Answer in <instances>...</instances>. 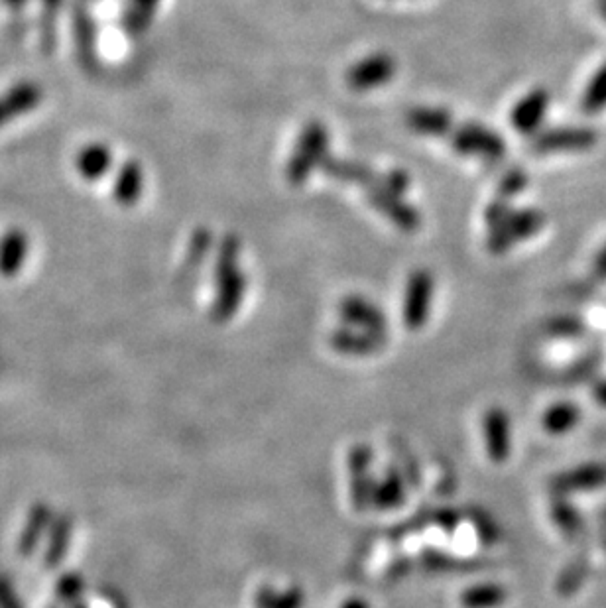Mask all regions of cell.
Returning a JSON list of instances; mask_svg holds the SVG:
<instances>
[{
  "mask_svg": "<svg viewBox=\"0 0 606 608\" xmlns=\"http://www.w3.org/2000/svg\"><path fill=\"white\" fill-rule=\"evenodd\" d=\"M239 254H241L239 239L233 235L225 237L217 256V268H215L217 298L213 305V313L221 321L231 319L237 313L239 305L243 304L246 278L243 268L239 266Z\"/></svg>",
  "mask_w": 606,
  "mask_h": 608,
  "instance_id": "cell-1",
  "label": "cell"
},
{
  "mask_svg": "<svg viewBox=\"0 0 606 608\" xmlns=\"http://www.w3.org/2000/svg\"><path fill=\"white\" fill-rule=\"evenodd\" d=\"M329 148V132L325 124L311 121L300 134L294 154L286 166V178L292 185L305 182L319 166H323Z\"/></svg>",
  "mask_w": 606,
  "mask_h": 608,
  "instance_id": "cell-2",
  "label": "cell"
},
{
  "mask_svg": "<svg viewBox=\"0 0 606 608\" xmlns=\"http://www.w3.org/2000/svg\"><path fill=\"white\" fill-rule=\"evenodd\" d=\"M542 227H544L542 213L532 211V209H526V211L510 209L500 223H496L494 227H488L486 248L492 254H504L514 244L538 235Z\"/></svg>",
  "mask_w": 606,
  "mask_h": 608,
  "instance_id": "cell-3",
  "label": "cell"
},
{
  "mask_svg": "<svg viewBox=\"0 0 606 608\" xmlns=\"http://www.w3.org/2000/svg\"><path fill=\"white\" fill-rule=\"evenodd\" d=\"M366 199L368 203L384 215L392 225L406 233H414L422 225V215L416 207L408 205L404 201V195L390 191L380 183V178H376L370 185H366Z\"/></svg>",
  "mask_w": 606,
  "mask_h": 608,
  "instance_id": "cell-4",
  "label": "cell"
},
{
  "mask_svg": "<svg viewBox=\"0 0 606 608\" xmlns=\"http://www.w3.org/2000/svg\"><path fill=\"white\" fill-rule=\"evenodd\" d=\"M435 298V278L429 270L410 274L404 292V321L410 331H420L427 323Z\"/></svg>",
  "mask_w": 606,
  "mask_h": 608,
  "instance_id": "cell-5",
  "label": "cell"
},
{
  "mask_svg": "<svg viewBox=\"0 0 606 608\" xmlns=\"http://www.w3.org/2000/svg\"><path fill=\"white\" fill-rule=\"evenodd\" d=\"M451 144L455 148L457 154H463V156H481L488 162H498L502 160L504 152H506V146L502 142V138L488 130L481 124H465L461 126L453 138H451Z\"/></svg>",
  "mask_w": 606,
  "mask_h": 608,
  "instance_id": "cell-6",
  "label": "cell"
},
{
  "mask_svg": "<svg viewBox=\"0 0 606 608\" xmlns=\"http://www.w3.org/2000/svg\"><path fill=\"white\" fill-rule=\"evenodd\" d=\"M44 101V87L36 81L24 79L0 93V128L16 119L34 113Z\"/></svg>",
  "mask_w": 606,
  "mask_h": 608,
  "instance_id": "cell-7",
  "label": "cell"
},
{
  "mask_svg": "<svg viewBox=\"0 0 606 608\" xmlns=\"http://www.w3.org/2000/svg\"><path fill=\"white\" fill-rule=\"evenodd\" d=\"M396 61L388 54H372L368 58L355 63L347 71V85L355 91H370L380 85H386L396 75Z\"/></svg>",
  "mask_w": 606,
  "mask_h": 608,
  "instance_id": "cell-8",
  "label": "cell"
},
{
  "mask_svg": "<svg viewBox=\"0 0 606 608\" xmlns=\"http://www.w3.org/2000/svg\"><path fill=\"white\" fill-rule=\"evenodd\" d=\"M483 437L488 459L492 463L508 461L512 453V422L504 408L492 406L483 418Z\"/></svg>",
  "mask_w": 606,
  "mask_h": 608,
  "instance_id": "cell-9",
  "label": "cell"
},
{
  "mask_svg": "<svg viewBox=\"0 0 606 608\" xmlns=\"http://www.w3.org/2000/svg\"><path fill=\"white\" fill-rule=\"evenodd\" d=\"M339 315L345 327L364 331L370 335H386V317L380 307L363 296H347L339 305Z\"/></svg>",
  "mask_w": 606,
  "mask_h": 608,
  "instance_id": "cell-10",
  "label": "cell"
},
{
  "mask_svg": "<svg viewBox=\"0 0 606 608\" xmlns=\"http://www.w3.org/2000/svg\"><path fill=\"white\" fill-rule=\"evenodd\" d=\"M606 487V463H587L567 469L549 481V492L569 496L577 492H593Z\"/></svg>",
  "mask_w": 606,
  "mask_h": 608,
  "instance_id": "cell-11",
  "label": "cell"
},
{
  "mask_svg": "<svg viewBox=\"0 0 606 608\" xmlns=\"http://www.w3.org/2000/svg\"><path fill=\"white\" fill-rule=\"evenodd\" d=\"M71 24H73L75 50L81 65L91 71L97 69V26L85 0H73Z\"/></svg>",
  "mask_w": 606,
  "mask_h": 608,
  "instance_id": "cell-12",
  "label": "cell"
},
{
  "mask_svg": "<svg viewBox=\"0 0 606 608\" xmlns=\"http://www.w3.org/2000/svg\"><path fill=\"white\" fill-rule=\"evenodd\" d=\"M549 516L565 540L581 542L587 538V532H589L587 522H585L581 510L571 500H567V496L551 494Z\"/></svg>",
  "mask_w": 606,
  "mask_h": 608,
  "instance_id": "cell-13",
  "label": "cell"
},
{
  "mask_svg": "<svg viewBox=\"0 0 606 608\" xmlns=\"http://www.w3.org/2000/svg\"><path fill=\"white\" fill-rule=\"evenodd\" d=\"M372 467V453L368 447L359 445L349 455V483H351V496L359 510L366 508L372 498L374 477L370 475Z\"/></svg>",
  "mask_w": 606,
  "mask_h": 608,
  "instance_id": "cell-14",
  "label": "cell"
},
{
  "mask_svg": "<svg viewBox=\"0 0 606 608\" xmlns=\"http://www.w3.org/2000/svg\"><path fill=\"white\" fill-rule=\"evenodd\" d=\"M113 166V150L105 142H91L75 156V170L85 182L103 180Z\"/></svg>",
  "mask_w": 606,
  "mask_h": 608,
  "instance_id": "cell-15",
  "label": "cell"
},
{
  "mask_svg": "<svg viewBox=\"0 0 606 608\" xmlns=\"http://www.w3.org/2000/svg\"><path fill=\"white\" fill-rule=\"evenodd\" d=\"M30 254V239L24 229H8L0 237V276L14 278L26 264Z\"/></svg>",
  "mask_w": 606,
  "mask_h": 608,
  "instance_id": "cell-16",
  "label": "cell"
},
{
  "mask_svg": "<svg viewBox=\"0 0 606 608\" xmlns=\"http://www.w3.org/2000/svg\"><path fill=\"white\" fill-rule=\"evenodd\" d=\"M595 144V134L585 128H561L549 130L546 134L534 138L532 150L534 152H555V150H583Z\"/></svg>",
  "mask_w": 606,
  "mask_h": 608,
  "instance_id": "cell-17",
  "label": "cell"
},
{
  "mask_svg": "<svg viewBox=\"0 0 606 608\" xmlns=\"http://www.w3.org/2000/svg\"><path fill=\"white\" fill-rule=\"evenodd\" d=\"M54 520L52 508L44 502H38L30 508L26 524L22 528V534L18 538V553L22 557H30L34 555V551L40 546L46 530H50V524Z\"/></svg>",
  "mask_w": 606,
  "mask_h": 608,
  "instance_id": "cell-18",
  "label": "cell"
},
{
  "mask_svg": "<svg viewBox=\"0 0 606 608\" xmlns=\"http://www.w3.org/2000/svg\"><path fill=\"white\" fill-rule=\"evenodd\" d=\"M329 341H331V347L337 353H341V355L364 357V355L376 353L382 347L384 337L370 335V333H364V331H357V329L341 325L337 331H333V335H331Z\"/></svg>",
  "mask_w": 606,
  "mask_h": 608,
  "instance_id": "cell-19",
  "label": "cell"
},
{
  "mask_svg": "<svg viewBox=\"0 0 606 608\" xmlns=\"http://www.w3.org/2000/svg\"><path fill=\"white\" fill-rule=\"evenodd\" d=\"M144 191V170L140 162L126 160L117 172L113 185V199L121 207H134Z\"/></svg>",
  "mask_w": 606,
  "mask_h": 608,
  "instance_id": "cell-20",
  "label": "cell"
},
{
  "mask_svg": "<svg viewBox=\"0 0 606 608\" xmlns=\"http://www.w3.org/2000/svg\"><path fill=\"white\" fill-rule=\"evenodd\" d=\"M547 103L549 97L544 89H536L530 95H526L512 111L514 128L522 134H532L546 117Z\"/></svg>",
  "mask_w": 606,
  "mask_h": 608,
  "instance_id": "cell-21",
  "label": "cell"
},
{
  "mask_svg": "<svg viewBox=\"0 0 606 608\" xmlns=\"http://www.w3.org/2000/svg\"><path fill=\"white\" fill-rule=\"evenodd\" d=\"M589 573H591V557L587 551H581L561 569V573L555 581L557 595L563 599L575 597L587 583Z\"/></svg>",
  "mask_w": 606,
  "mask_h": 608,
  "instance_id": "cell-22",
  "label": "cell"
},
{
  "mask_svg": "<svg viewBox=\"0 0 606 608\" xmlns=\"http://www.w3.org/2000/svg\"><path fill=\"white\" fill-rule=\"evenodd\" d=\"M406 124L425 136H445L453 128V119L445 109H431V107H418L412 109L406 117Z\"/></svg>",
  "mask_w": 606,
  "mask_h": 608,
  "instance_id": "cell-23",
  "label": "cell"
},
{
  "mask_svg": "<svg viewBox=\"0 0 606 608\" xmlns=\"http://www.w3.org/2000/svg\"><path fill=\"white\" fill-rule=\"evenodd\" d=\"M73 534V520L67 514H61L52 520L50 524V538H48V548L44 553V565L46 569H56L63 561L69 542Z\"/></svg>",
  "mask_w": 606,
  "mask_h": 608,
  "instance_id": "cell-24",
  "label": "cell"
},
{
  "mask_svg": "<svg viewBox=\"0 0 606 608\" xmlns=\"http://www.w3.org/2000/svg\"><path fill=\"white\" fill-rule=\"evenodd\" d=\"M406 500V487L404 479L396 471H388L382 479L374 481L370 504L378 510H392L398 508Z\"/></svg>",
  "mask_w": 606,
  "mask_h": 608,
  "instance_id": "cell-25",
  "label": "cell"
},
{
  "mask_svg": "<svg viewBox=\"0 0 606 608\" xmlns=\"http://www.w3.org/2000/svg\"><path fill=\"white\" fill-rule=\"evenodd\" d=\"M323 172L337 180V182L345 183H359V185H370V183L376 180L374 172L364 166L361 162H355V160H341V158H325L323 162Z\"/></svg>",
  "mask_w": 606,
  "mask_h": 608,
  "instance_id": "cell-26",
  "label": "cell"
},
{
  "mask_svg": "<svg viewBox=\"0 0 606 608\" xmlns=\"http://www.w3.org/2000/svg\"><path fill=\"white\" fill-rule=\"evenodd\" d=\"M603 365H605V353L593 351V353L581 357L579 361L565 366L563 370L555 372L553 380H555V384H563V386L583 384V382L591 380Z\"/></svg>",
  "mask_w": 606,
  "mask_h": 608,
  "instance_id": "cell-27",
  "label": "cell"
},
{
  "mask_svg": "<svg viewBox=\"0 0 606 608\" xmlns=\"http://www.w3.org/2000/svg\"><path fill=\"white\" fill-rule=\"evenodd\" d=\"M581 422V410L575 402H555L551 404L542 418V426L551 435H565Z\"/></svg>",
  "mask_w": 606,
  "mask_h": 608,
  "instance_id": "cell-28",
  "label": "cell"
},
{
  "mask_svg": "<svg viewBox=\"0 0 606 608\" xmlns=\"http://www.w3.org/2000/svg\"><path fill=\"white\" fill-rule=\"evenodd\" d=\"M160 0H126L122 10V26L128 36H140L148 30Z\"/></svg>",
  "mask_w": 606,
  "mask_h": 608,
  "instance_id": "cell-29",
  "label": "cell"
},
{
  "mask_svg": "<svg viewBox=\"0 0 606 608\" xmlns=\"http://www.w3.org/2000/svg\"><path fill=\"white\" fill-rule=\"evenodd\" d=\"M547 339H581L589 335V323L579 315H553L540 327Z\"/></svg>",
  "mask_w": 606,
  "mask_h": 608,
  "instance_id": "cell-30",
  "label": "cell"
},
{
  "mask_svg": "<svg viewBox=\"0 0 606 608\" xmlns=\"http://www.w3.org/2000/svg\"><path fill=\"white\" fill-rule=\"evenodd\" d=\"M508 599L506 589L500 583H479L463 591V608H500Z\"/></svg>",
  "mask_w": 606,
  "mask_h": 608,
  "instance_id": "cell-31",
  "label": "cell"
},
{
  "mask_svg": "<svg viewBox=\"0 0 606 608\" xmlns=\"http://www.w3.org/2000/svg\"><path fill=\"white\" fill-rule=\"evenodd\" d=\"M256 608H303L305 593L300 587H262L254 597Z\"/></svg>",
  "mask_w": 606,
  "mask_h": 608,
  "instance_id": "cell-32",
  "label": "cell"
},
{
  "mask_svg": "<svg viewBox=\"0 0 606 608\" xmlns=\"http://www.w3.org/2000/svg\"><path fill=\"white\" fill-rule=\"evenodd\" d=\"M42 16H40V42L46 52H52L56 46V26L63 0H40Z\"/></svg>",
  "mask_w": 606,
  "mask_h": 608,
  "instance_id": "cell-33",
  "label": "cell"
},
{
  "mask_svg": "<svg viewBox=\"0 0 606 608\" xmlns=\"http://www.w3.org/2000/svg\"><path fill=\"white\" fill-rule=\"evenodd\" d=\"M83 593H85V581L77 573H65L60 581H58V585H56L58 601H60L61 605H67V607L79 603L81 597H83Z\"/></svg>",
  "mask_w": 606,
  "mask_h": 608,
  "instance_id": "cell-34",
  "label": "cell"
},
{
  "mask_svg": "<svg viewBox=\"0 0 606 608\" xmlns=\"http://www.w3.org/2000/svg\"><path fill=\"white\" fill-rule=\"evenodd\" d=\"M606 105V65L599 69V73L595 75V79L591 81L585 99H583V109L587 113H597L601 109H605Z\"/></svg>",
  "mask_w": 606,
  "mask_h": 608,
  "instance_id": "cell-35",
  "label": "cell"
},
{
  "mask_svg": "<svg viewBox=\"0 0 606 608\" xmlns=\"http://www.w3.org/2000/svg\"><path fill=\"white\" fill-rule=\"evenodd\" d=\"M475 526H477V532H479V538L485 542V544H496L502 536V530L500 526L485 514V512H475V518H473Z\"/></svg>",
  "mask_w": 606,
  "mask_h": 608,
  "instance_id": "cell-36",
  "label": "cell"
},
{
  "mask_svg": "<svg viewBox=\"0 0 606 608\" xmlns=\"http://www.w3.org/2000/svg\"><path fill=\"white\" fill-rule=\"evenodd\" d=\"M524 185H526V176H524L522 172L514 170V172H510V174L502 180V183H500V193H498V197L510 201L518 191L524 189Z\"/></svg>",
  "mask_w": 606,
  "mask_h": 608,
  "instance_id": "cell-37",
  "label": "cell"
},
{
  "mask_svg": "<svg viewBox=\"0 0 606 608\" xmlns=\"http://www.w3.org/2000/svg\"><path fill=\"white\" fill-rule=\"evenodd\" d=\"M380 183L384 187H388L390 191L404 195L408 191V187H410V176L404 170H392V172H388V174H384L380 178Z\"/></svg>",
  "mask_w": 606,
  "mask_h": 608,
  "instance_id": "cell-38",
  "label": "cell"
},
{
  "mask_svg": "<svg viewBox=\"0 0 606 608\" xmlns=\"http://www.w3.org/2000/svg\"><path fill=\"white\" fill-rule=\"evenodd\" d=\"M0 608H24L10 579L0 575Z\"/></svg>",
  "mask_w": 606,
  "mask_h": 608,
  "instance_id": "cell-39",
  "label": "cell"
},
{
  "mask_svg": "<svg viewBox=\"0 0 606 608\" xmlns=\"http://www.w3.org/2000/svg\"><path fill=\"white\" fill-rule=\"evenodd\" d=\"M593 274L599 282H605L606 280V246L599 252L597 260H595V268H593Z\"/></svg>",
  "mask_w": 606,
  "mask_h": 608,
  "instance_id": "cell-40",
  "label": "cell"
},
{
  "mask_svg": "<svg viewBox=\"0 0 606 608\" xmlns=\"http://www.w3.org/2000/svg\"><path fill=\"white\" fill-rule=\"evenodd\" d=\"M0 2L10 10V14L22 16V14H24V8L28 6L30 0H0Z\"/></svg>",
  "mask_w": 606,
  "mask_h": 608,
  "instance_id": "cell-41",
  "label": "cell"
},
{
  "mask_svg": "<svg viewBox=\"0 0 606 608\" xmlns=\"http://www.w3.org/2000/svg\"><path fill=\"white\" fill-rule=\"evenodd\" d=\"M593 396H595V400H597L603 408H606V380L605 382H599V384L595 386Z\"/></svg>",
  "mask_w": 606,
  "mask_h": 608,
  "instance_id": "cell-42",
  "label": "cell"
},
{
  "mask_svg": "<svg viewBox=\"0 0 606 608\" xmlns=\"http://www.w3.org/2000/svg\"><path fill=\"white\" fill-rule=\"evenodd\" d=\"M339 608H372L370 607V603L368 601H364L361 597H351V599H347L343 605Z\"/></svg>",
  "mask_w": 606,
  "mask_h": 608,
  "instance_id": "cell-43",
  "label": "cell"
},
{
  "mask_svg": "<svg viewBox=\"0 0 606 608\" xmlns=\"http://www.w3.org/2000/svg\"><path fill=\"white\" fill-rule=\"evenodd\" d=\"M597 520H599V524H601V530H606V504L605 506H601V508H599V512H597Z\"/></svg>",
  "mask_w": 606,
  "mask_h": 608,
  "instance_id": "cell-44",
  "label": "cell"
},
{
  "mask_svg": "<svg viewBox=\"0 0 606 608\" xmlns=\"http://www.w3.org/2000/svg\"><path fill=\"white\" fill-rule=\"evenodd\" d=\"M69 608H87V605H83V603L79 601V603H75V605H71Z\"/></svg>",
  "mask_w": 606,
  "mask_h": 608,
  "instance_id": "cell-45",
  "label": "cell"
},
{
  "mask_svg": "<svg viewBox=\"0 0 606 608\" xmlns=\"http://www.w3.org/2000/svg\"><path fill=\"white\" fill-rule=\"evenodd\" d=\"M605 14H606V2H605Z\"/></svg>",
  "mask_w": 606,
  "mask_h": 608,
  "instance_id": "cell-46",
  "label": "cell"
},
{
  "mask_svg": "<svg viewBox=\"0 0 606 608\" xmlns=\"http://www.w3.org/2000/svg\"><path fill=\"white\" fill-rule=\"evenodd\" d=\"M52 608H58V607H52Z\"/></svg>",
  "mask_w": 606,
  "mask_h": 608,
  "instance_id": "cell-47",
  "label": "cell"
}]
</instances>
